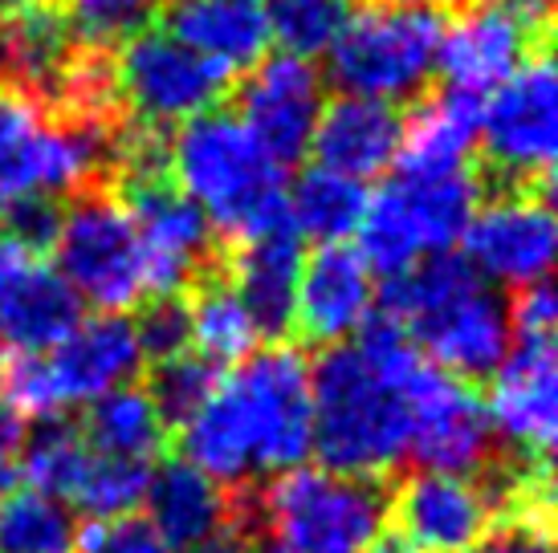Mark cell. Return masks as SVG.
Returning <instances> with one entry per match:
<instances>
[{"label": "cell", "mask_w": 558, "mask_h": 553, "mask_svg": "<svg viewBox=\"0 0 558 553\" xmlns=\"http://www.w3.org/2000/svg\"><path fill=\"white\" fill-rule=\"evenodd\" d=\"M489 452H494V428L485 415V400L469 383L424 362L412 383L408 460H416L424 472L469 477L489 460Z\"/></svg>", "instance_id": "cell-14"}, {"label": "cell", "mask_w": 558, "mask_h": 553, "mask_svg": "<svg viewBox=\"0 0 558 553\" xmlns=\"http://www.w3.org/2000/svg\"><path fill=\"white\" fill-rule=\"evenodd\" d=\"M78 431L94 452L135 464H151L168 440V423L159 419L156 403L147 400L143 386H123L90 403Z\"/></svg>", "instance_id": "cell-27"}, {"label": "cell", "mask_w": 558, "mask_h": 553, "mask_svg": "<svg viewBox=\"0 0 558 553\" xmlns=\"http://www.w3.org/2000/svg\"><path fill=\"white\" fill-rule=\"evenodd\" d=\"M220 383V370L213 362H204L201 354H175V358H163L156 362L151 379H147V400L156 403V411L163 423H180L184 428L192 415L201 411L208 395L217 391Z\"/></svg>", "instance_id": "cell-32"}, {"label": "cell", "mask_w": 558, "mask_h": 553, "mask_svg": "<svg viewBox=\"0 0 558 553\" xmlns=\"http://www.w3.org/2000/svg\"><path fill=\"white\" fill-rule=\"evenodd\" d=\"M440 37V9L367 4L351 13L347 29L330 46V82L351 98L396 107L403 98H416L433 82Z\"/></svg>", "instance_id": "cell-7"}, {"label": "cell", "mask_w": 558, "mask_h": 553, "mask_svg": "<svg viewBox=\"0 0 558 553\" xmlns=\"http://www.w3.org/2000/svg\"><path fill=\"white\" fill-rule=\"evenodd\" d=\"M314 452L311 362L294 346H265L220 374L217 391L184 423V464L220 489L286 477Z\"/></svg>", "instance_id": "cell-2"}, {"label": "cell", "mask_w": 558, "mask_h": 553, "mask_svg": "<svg viewBox=\"0 0 558 553\" xmlns=\"http://www.w3.org/2000/svg\"><path fill=\"white\" fill-rule=\"evenodd\" d=\"M424 362L400 325L379 314L355 342L326 346L311 367L314 456L323 468L375 480L408 460L412 383Z\"/></svg>", "instance_id": "cell-1"}, {"label": "cell", "mask_w": 558, "mask_h": 553, "mask_svg": "<svg viewBox=\"0 0 558 553\" xmlns=\"http://www.w3.org/2000/svg\"><path fill=\"white\" fill-rule=\"evenodd\" d=\"M262 513L281 550L367 553L384 538L388 492L379 480L342 477L330 468H294L262 496Z\"/></svg>", "instance_id": "cell-8"}, {"label": "cell", "mask_w": 558, "mask_h": 553, "mask_svg": "<svg viewBox=\"0 0 558 553\" xmlns=\"http://www.w3.org/2000/svg\"><path fill=\"white\" fill-rule=\"evenodd\" d=\"M355 13L351 0H269V41H281L290 58L311 62L318 53H330Z\"/></svg>", "instance_id": "cell-30"}, {"label": "cell", "mask_w": 558, "mask_h": 553, "mask_svg": "<svg viewBox=\"0 0 558 553\" xmlns=\"http://www.w3.org/2000/svg\"><path fill=\"white\" fill-rule=\"evenodd\" d=\"M33 0H0V21H9V16H16L21 9H29Z\"/></svg>", "instance_id": "cell-42"}, {"label": "cell", "mask_w": 558, "mask_h": 553, "mask_svg": "<svg viewBox=\"0 0 558 553\" xmlns=\"http://www.w3.org/2000/svg\"><path fill=\"white\" fill-rule=\"evenodd\" d=\"M90 447V444H86ZM147 480H151V464L114 460L102 452H86L82 472L74 489L65 496V508H78L90 521H107V517H126L143 505L147 496Z\"/></svg>", "instance_id": "cell-29"}, {"label": "cell", "mask_w": 558, "mask_h": 553, "mask_svg": "<svg viewBox=\"0 0 558 553\" xmlns=\"http://www.w3.org/2000/svg\"><path fill=\"white\" fill-rule=\"evenodd\" d=\"M114 86L119 102H126L135 114V123L159 131L171 123L184 126L187 119L217 110L220 98L233 90V74L180 46L168 29L147 25L119 49Z\"/></svg>", "instance_id": "cell-11"}, {"label": "cell", "mask_w": 558, "mask_h": 553, "mask_svg": "<svg viewBox=\"0 0 558 553\" xmlns=\"http://www.w3.org/2000/svg\"><path fill=\"white\" fill-rule=\"evenodd\" d=\"M248 553H290V550H281L278 541H262V545H253Z\"/></svg>", "instance_id": "cell-43"}, {"label": "cell", "mask_w": 558, "mask_h": 553, "mask_svg": "<svg viewBox=\"0 0 558 553\" xmlns=\"http://www.w3.org/2000/svg\"><path fill=\"white\" fill-rule=\"evenodd\" d=\"M82 322L78 293L41 257L0 302V346L9 354H46Z\"/></svg>", "instance_id": "cell-24"}, {"label": "cell", "mask_w": 558, "mask_h": 553, "mask_svg": "<svg viewBox=\"0 0 558 553\" xmlns=\"http://www.w3.org/2000/svg\"><path fill=\"white\" fill-rule=\"evenodd\" d=\"M147 521L156 529L171 553H192L208 545L213 538L236 529V513L229 501V489L208 480L184 460H168L151 468L147 480Z\"/></svg>", "instance_id": "cell-21"}, {"label": "cell", "mask_w": 558, "mask_h": 553, "mask_svg": "<svg viewBox=\"0 0 558 553\" xmlns=\"http://www.w3.org/2000/svg\"><path fill=\"white\" fill-rule=\"evenodd\" d=\"M78 553H171L163 545L151 521L140 513L126 517H107V521H90L78 533Z\"/></svg>", "instance_id": "cell-35"}, {"label": "cell", "mask_w": 558, "mask_h": 553, "mask_svg": "<svg viewBox=\"0 0 558 553\" xmlns=\"http://www.w3.org/2000/svg\"><path fill=\"white\" fill-rule=\"evenodd\" d=\"M485 98L461 90H440L412 107L403 119V143L396 155V175L403 180H436L469 171V155L481 138Z\"/></svg>", "instance_id": "cell-22"}, {"label": "cell", "mask_w": 558, "mask_h": 553, "mask_svg": "<svg viewBox=\"0 0 558 553\" xmlns=\"http://www.w3.org/2000/svg\"><path fill=\"white\" fill-rule=\"evenodd\" d=\"M159 29L229 74L253 70L269 49V21L257 0H168Z\"/></svg>", "instance_id": "cell-23"}, {"label": "cell", "mask_w": 558, "mask_h": 553, "mask_svg": "<svg viewBox=\"0 0 558 553\" xmlns=\"http://www.w3.org/2000/svg\"><path fill=\"white\" fill-rule=\"evenodd\" d=\"M400 541L412 553H473L497 525L489 484L452 472H416L388 501Z\"/></svg>", "instance_id": "cell-17"}, {"label": "cell", "mask_w": 558, "mask_h": 553, "mask_svg": "<svg viewBox=\"0 0 558 553\" xmlns=\"http://www.w3.org/2000/svg\"><path fill=\"white\" fill-rule=\"evenodd\" d=\"M403 143V114L388 102L372 98H351L339 94L330 98L318 114L311 151L318 168L347 175V180H375L396 163Z\"/></svg>", "instance_id": "cell-19"}, {"label": "cell", "mask_w": 558, "mask_h": 553, "mask_svg": "<svg viewBox=\"0 0 558 553\" xmlns=\"http://www.w3.org/2000/svg\"><path fill=\"white\" fill-rule=\"evenodd\" d=\"M367 553H412V550H408L400 538H379Z\"/></svg>", "instance_id": "cell-41"}, {"label": "cell", "mask_w": 558, "mask_h": 553, "mask_svg": "<svg viewBox=\"0 0 558 553\" xmlns=\"http://www.w3.org/2000/svg\"><path fill=\"white\" fill-rule=\"evenodd\" d=\"M323 107V77L314 62H302L290 53L262 58L236 86V110H241L236 119L281 171L311 155Z\"/></svg>", "instance_id": "cell-13"}, {"label": "cell", "mask_w": 558, "mask_h": 553, "mask_svg": "<svg viewBox=\"0 0 558 553\" xmlns=\"http://www.w3.org/2000/svg\"><path fill=\"white\" fill-rule=\"evenodd\" d=\"M0 224L9 232L13 241L37 253L41 257V248H49L58 241V229H62V208L58 200H46V196H33V200H21V204H9L4 212H0Z\"/></svg>", "instance_id": "cell-36"}, {"label": "cell", "mask_w": 558, "mask_h": 553, "mask_svg": "<svg viewBox=\"0 0 558 553\" xmlns=\"http://www.w3.org/2000/svg\"><path fill=\"white\" fill-rule=\"evenodd\" d=\"M70 508L41 492H9L0 501V553H70Z\"/></svg>", "instance_id": "cell-31"}, {"label": "cell", "mask_w": 558, "mask_h": 553, "mask_svg": "<svg viewBox=\"0 0 558 553\" xmlns=\"http://www.w3.org/2000/svg\"><path fill=\"white\" fill-rule=\"evenodd\" d=\"M302 265H306L302 236L290 220H281L278 229L262 232L236 248L229 281H233L236 297L245 302L257 334L265 339H286L294 330Z\"/></svg>", "instance_id": "cell-20"}, {"label": "cell", "mask_w": 558, "mask_h": 553, "mask_svg": "<svg viewBox=\"0 0 558 553\" xmlns=\"http://www.w3.org/2000/svg\"><path fill=\"white\" fill-rule=\"evenodd\" d=\"M367 187L335 175L326 168H306L286 192V216L298 236H314L323 245H342L351 232H359L367 212Z\"/></svg>", "instance_id": "cell-28"}, {"label": "cell", "mask_w": 558, "mask_h": 553, "mask_svg": "<svg viewBox=\"0 0 558 553\" xmlns=\"http://www.w3.org/2000/svg\"><path fill=\"white\" fill-rule=\"evenodd\" d=\"M465 261L485 281L526 290L555 265V212L538 192H501L465 229Z\"/></svg>", "instance_id": "cell-16"}, {"label": "cell", "mask_w": 558, "mask_h": 553, "mask_svg": "<svg viewBox=\"0 0 558 553\" xmlns=\"http://www.w3.org/2000/svg\"><path fill=\"white\" fill-rule=\"evenodd\" d=\"M135 330V342H140L143 358H175L192 346L187 339V306L180 297H151L147 306L140 309V318L131 322Z\"/></svg>", "instance_id": "cell-34"}, {"label": "cell", "mask_w": 558, "mask_h": 553, "mask_svg": "<svg viewBox=\"0 0 558 553\" xmlns=\"http://www.w3.org/2000/svg\"><path fill=\"white\" fill-rule=\"evenodd\" d=\"M485 415H489L494 440L510 444L518 460H550L558 435L555 339H522L506 351L501 367L489 374Z\"/></svg>", "instance_id": "cell-15"}, {"label": "cell", "mask_w": 558, "mask_h": 553, "mask_svg": "<svg viewBox=\"0 0 558 553\" xmlns=\"http://www.w3.org/2000/svg\"><path fill=\"white\" fill-rule=\"evenodd\" d=\"M33 261H37V253H29V248L21 245V241H13L9 232H0V302H4V293L13 290L21 276L29 273Z\"/></svg>", "instance_id": "cell-39"}, {"label": "cell", "mask_w": 558, "mask_h": 553, "mask_svg": "<svg viewBox=\"0 0 558 553\" xmlns=\"http://www.w3.org/2000/svg\"><path fill=\"white\" fill-rule=\"evenodd\" d=\"M510 309V339H555V322H558V302L550 281H538V285H526L518 290L513 302H506Z\"/></svg>", "instance_id": "cell-37"}, {"label": "cell", "mask_w": 558, "mask_h": 553, "mask_svg": "<svg viewBox=\"0 0 558 553\" xmlns=\"http://www.w3.org/2000/svg\"><path fill=\"white\" fill-rule=\"evenodd\" d=\"M379 318L400 325L436 370L452 379H489L510 351L506 297L457 253L428 257L403 276H391Z\"/></svg>", "instance_id": "cell-3"}, {"label": "cell", "mask_w": 558, "mask_h": 553, "mask_svg": "<svg viewBox=\"0 0 558 553\" xmlns=\"http://www.w3.org/2000/svg\"><path fill=\"white\" fill-rule=\"evenodd\" d=\"M473 553H555L550 550V533L543 529H522V525H510L494 538H485Z\"/></svg>", "instance_id": "cell-38"}, {"label": "cell", "mask_w": 558, "mask_h": 553, "mask_svg": "<svg viewBox=\"0 0 558 553\" xmlns=\"http://www.w3.org/2000/svg\"><path fill=\"white\" fill-rule=\"evenodd\" d=\"M119 204L140 232L147 293L180 297V290L196 285L217 269V232L204 212L163 175H131L119 180Z\"/></svg>", "instance_id": "cell-12"}, {"label": "cell", "mask_w": 558, "mask_h": 553, "mask_svg": "<svg viewBox=\"0 0 558 553\" xmlns=\"http://www.w3.org/2000/svg\"><path fill=\"white\" fill-rule=\"evenodd\" d=\"M555 62H550V49H543L510 82H501L481 110L485 168L501 184V192H538L550 200V187H555Z\"/></svg>", "instance_id": "cell-10"}, {"label": "cell", "mask_w": 558, "mask_h": 553, "mask_svg": "<svg viewBox=\"0 0 558 553\" xmlns=\"http://www.w3.org/2000/svg\"><path fill=\"white\" fill-rule=\"evenodd\" d=\"M391 192L400 200L408 224L416 232L420 253L445 257L457 241H465L469 220L481 208V180L477 171H457V175H436V180H391Z\"/></svg>", "instance_id": "cell-25"}, {"label": "cell", "mask_w": 558, "mask_h": 553, "mask_svg": "<svg viewBox=\"0 0 558 553\" xmlns=\"http://www.w3.org/2000/svg\"><path fill=\"white\" fill-rule=\"evenodd\" d=\"M58 273L78 302H90L102 314H123L147 297L140 232L114 192L90 187L62 212L58 229Z\"/></svg>", "instance_id": "cell-9"}, {"label": "cell", "mask_w": 558, "mask_h": 553, "mask_svg": "<svg viewBox=\"0 0 558 553\" xmlns=\"http://www.w3.org/2000/svg\"><path fill=\"white\" fill-rule=\"evenodd\" d=\"M9 484H13V456L0 452V501L9 496Z\"/></svg>", "instance_id": "cell-40"}, {"label": "cell", "mask_w": 558, "mask_h": 553, "mask_svg": "<svg viewBox=\"0 0 558 553\" xmlns=\"http://www.w3.org/2000/svg\"><path fill=\"white\" fill-rule=\"evenodd\" d=\"M192 290H196L192 302H184L187 339L196 346L192 354H201L204 362H213V367H220V362H245L262 334H257V325L248 318L245 302L236 297L229 273L213 269Z\"/></svg>", "instance_id": "cell-26"}, {"label": "cell", "mask_w": 558, "mask_h": 553, "mask_svg": "<svg viewBox=\"0 0 558 553\" xmlns=\"http://www.w3.org/2000/svg\"><path fill=\"white\" fill-rule=\"evenodd\" d=\"M375 309L372 269L363 265L355 248L323 245L311 261L302 265L298 281V309L294 325L302 334L323 346H342L359 334Z\"/></svg>", "instance_id": "cell-18"}, {"label": "cell", "mask_w": 558, "mask_h": 553, "mask_svg": "<svg viewBox=\"0 0 558 553\" xmlns=\"http://www.w3.org/2000/svg\"><path fill=\"white\" fill-rule=\"evenodd\" d=\"M168 180L204 212L229 245L278 229L286 216V171L257 147L236 114L187 119L168 147Z\"/></svg>", "instance_id": "cell-4"}, {"label": "cell", "mask_w": 558, "mask_h": 553, "mask_svg": "<svg viewBox=\"0 0 558 553\" xmlns=\"http://www.w3.org/2000/svg\"><path fill=\"white\" fill-rule=\"evenodd\" d=\"M123 123L58 114L37 94L0 86V212L33 196H82L114 168Z\"/></svg>", "instance_id": "cell-5"}, {"label": "cell", "mask_w": 558, "mask_h": 553, "mask_svg": "<svg viewBox=\"0 0 558 553\" xmlns=\"http://www.w3.org/2000/svg\"><path fill=\"white\" fill-rule=\"evenodd\" d=\"M143 351L123 314L82 318L53 351L4 354L0 362V407L21 423H49L70 407H90L110 391L135 386Z\"/></svg>", "instance_id": "cell-6"}, {"label": "cell", "mask_w": 558, "mask_h": 553, "mask_svg": "<svg viewBox=\"0 0 558 553\" xmlns=\"http://www.w3.org/2000/svg\"><path fill=\"white\" fill-rule=\"evenodd\" d=\"M62 9L82 46L107 49L147 29L159 13V0H62Z\"/></svg>", "instance_id": "cell-33"}]
</instances>
